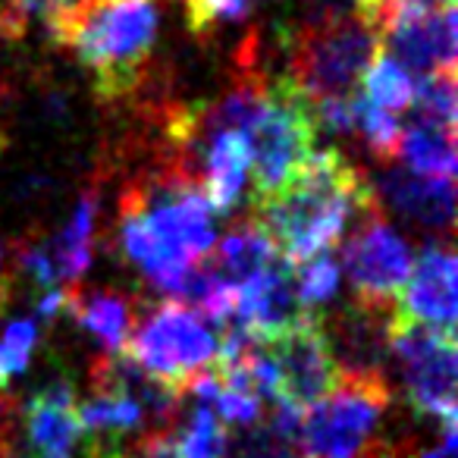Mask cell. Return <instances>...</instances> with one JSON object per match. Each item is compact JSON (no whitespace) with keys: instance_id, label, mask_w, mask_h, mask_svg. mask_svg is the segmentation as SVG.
<instances>
[{"instance_id":"1","label":"cell","mask_w":458,"mask_h":458,"mask_svg":"<svg viewBox=\"0 0 458 458\" xmlns=\"http://www.w3.org/2000/svg\"><path fill=\"white\" fill-rule=\"evenodd\" d=\"M377 204L364 173L339 151H318L270 198L251 201L261 223L289 264L330 251L343 239L345 223Z\"/></svg>"},{"instance_id":"2","label":"cell","mask_w":458,"mask_h":458,"mask_svg":"<svg viewBox=\"0 0 458 458\" xmlns=\"http://www.w3.org/2000/svg\"><path fill=\"white\" fill-rule=\"evenodd\" d=\"M120 249L151 283L204 261L214 249V208L201 182L173 166L132 185L120 204Z\"/></svg>"},{"instance_id":"3","label":"cell","mask_w":458,"mask_h":458,"mask_svg":"<svg viewBox=\"0 0 458 458\" xmlns=\"http://www.w3.org/2000/svg\"><path fill=\"white\" fill-rule=\"evenodd\" d=\"M45 26L89 66L98 95L123 98L139 85L151 57L160 10L154 0H66Z\"/></svg>"},{"instance_id":"4","label":"cell","mask_w":458,"mask_h":458,"mask_svg":"<svg viewBox=\"0 0 458 458\" xmlns=\"http://www.w3.org/2000/svg\"><path fill=\"white\" fill-rule=\"evenodd\" d=\"M220 333L182 301H164L145 320L135 318L120 355L148 377L185 395L189 383L214 364Z\"/></svg>"},{"instance_id":"5","label":"cell","mask_w":458,"mask_h":458,"mask_svg":"<svg viewBox=\"0 0 458 458\" xmlns=\"http://www.w3.org/2000/svg\"><path fill=\"white\" fill-rule=\"evenodd\" d=\"M251 148V201L270 198L280 191L295 173L301 170L311 148L318 141V116H314V101L293 82H267L261 114L251 123L249 132Z\"/></svg>"},{"instance_id":"6","label":"cell","mask_w":458,"mask_h":458,"mask_svg":"<svg viewBox=\"0 0 458 458\" xmlns=\"http://www.w3.org/2000/svg\"><path fill=\"white\" fill-rule=\"evenodd\" d=\"M380 51V35L361 13L320 16L293 45V82L311 101L349 95Z\"/></svg>"},{"instance_id":"7","label":"cell","mask_w":458,"mask_h":458,"mask_svg":"<svg viewBox=\"0 0 458 458\" xmlns=\"http://www.w3.org/2000/svg\"><path fill=\"white\" fill-rule=\"evenodd\" d=\"M389 405L380 370H343L339 383L301 418V449L311 458H358Z\"/></svg>"},{"instance_id":"8","label":"cell","mask_w":458,"mask_h":458,"mask_svg":"<svg viewBox=\"0 0 458 458\" xmlns=\"http://www.w3.org/2000/svg\"><path fill=\"white\" fill-rule=\"evenodd\" d=\"M411 249L405 239L383 220L380 208H370L358 216V229L343 249V267L355 293L358 311L393 318L395 295L402 293L411 274Z\"/></svg>"},{"instance_id":"9","label":"cell","mask_w":458,"mask_h":458,"mask_svg":"<svg viewBox=\"0 0 458 458\" xmlns=\"http://www.w3.org/2000/svg\"><path fill=\"white\" fill-rule=\"evenodd\" d=\"M389 349L405 374L408 402L418 414L455 420V333L389 318Z\"/></svg>"},{"instance_id":"10","label":"cell","mask_w":458,"mask_h":458,"mask_svg":"<svg viewBox=\"0 0 458 458\" xmlns=\"http://www.w3.org/2000/svg\"><path fill=\"white\" fill-rule=\"evenodd\" d=\"M264 349L270 352L276 370H280L283 399L299 405L301 411H308L314 402L324 399L339 383V374H343L318 314L308 324L295 327V330L283 333L280 339L267 343Z\"/></svg>"},{"instance_id":"11","label":"cell","mask_w":458,"mask_h":458,"mask_svg":"<svg viewBox=\"0 0 458 458\" xmlns=\"http://www.w3.org/2000/svg\"><path fill=\"white\" fill-rule=\"evenodd\" d=\"M314 314L301 305L295 293V270L283 258L264 274L236 286V305H233V324L249 330L261 345L280 339L283 333L308 324Z\"/></svg>"},{"instance_id":"12","label":"cell","mask_w":458,"mask_h":458,"mask_svg":"<svg viewBox=\"0 0 458 458\" xmlns=\"http://www.w3.org/2000/svg\"><path fill=\"white\" fill-rule=\"evenodd\" d=\"M458 261L452 242H430L411 264L402 293L395 295V318L455 333Z\"/></svg>"},{"instance_id":"13","label":"cell","mask_w":458,"mask_h":458,"mask_svg":"<svg viewBox=\"0 0 458 458\" xmlns=\"http://www.w3.org/2000/svg\"><path fill=\"white\" fill-rule=\"evenodd\" d=\"M455 7L437 10V13H395L383 26L380 41L383 47H389V57L399 60L405 70H414L420 76L455 72Z\"/></svg>"},{"instance_id":"14","label":"cell","mask_w":458,"mask_h":458,"mask_svg":"<svg viewBox=\"0 0 458 458\" xmlns=\"http://www.w3.org/2000/svg\"><path fill=\"white\" fill-rule=\"evenodd\" d=\"M380 191L405 220L430 229L452 233L455 223V182L443 176H418L411 170H386L380 179Z\"/></svg>"},{"instance_id":"15","label":"cell","mask_w":458,"mask_h":458,"mask_svg":"<svg viewBox=\"0 0 458 458\" xmlns=\"http://www.w3.org/2000/svg\"><path fill=\"white\" fill-rule=\"evenodd\" d=\"M76 389L72 383L57 380L35 393L29 402V443L38 452V458H70L76 449L82 427L76 411Z\"/></svg>"},{"instance_id":"16","label":"cell","mask_w":458,"mask_h":458,"mask_svg":"<svg viewBox=\"0 0 458 458\" xmlns=\"http://www.w3.org/2000/svg\"><path fill=\"white\" fill-rule=\"evenodd\" d=\"M251 166V148L249 135L236 132V129H223L214 132L204 145V176L201 189L208 195L210 208L229 214L233 204L242 195L245 176Z\"/></svg>"},{"instance_id":"17","label":"cell","mask_w":458,"mask_h":458,"mask_svg":"<svg viewBox=\"0 0 458 458\" xmlns=\"http://www.w3.org/2000/svg\"><path fill=\"white\" fill-rule=\"evenodd\" d=\"M283 255L276 249V242L270 239V233L255 220H242L236 229H229L226 236L216 245V258L210 267L229 283V286H242L245 280L264 274L274 264H280Z\"/></svg>"},{"instance_id":"18","label":"cell","mask_w":458,"mask_h":458,"mask_svg":"<svg viewBox=\"0 0 458 458\" xmlns=\"http://www.w3.org/2000/svg\"><path fill=\"white\" fill-rule=\"evenodd\" d=\"M66 308L72 311V318L98 336L110 352H120L126 343L129 330L135 324V308L132 299L114 289H89V293H79L70 289L66 293Z\"/></svg>"},{"instance_id":"19","label":"cell","mask_w":458,"mask_h":458,"mask_svg":"<svg viewBox=\"0 0 458 458\" xmlns=\"http://www.w3.org/2000/svg\"><path fill=\"white\" fill-rule=\"evenodd\" d=\"M399 154L408 160L411 173H418V176L452 179V176H455V166H458V157H455V129L411 116L408 129L402 132Z\"/></svg>"},{"instance_id":"20","label":"cell","mask_w":458,"mask_h":458,"mask_svg":"<svg viewBox=\"0 0 458 458\" xmlns=\"http://www.w3.org/2000/svg\"><path fill=\"white\" fill-rule=\"evenodd\" d=\"M95 216H98V191H85L79 198L72 220L66 223V229L54 239L51 251L57 276L64 283H76L79 276L89 270L91 264V249H95Z\"/></svg>"},{"instance_id":"21","label":"cell","mask_w":458,"mask_h":458,"mask_svg":"<svg viewBox=\"0 0 458 458\" xmlns=\"http://www.w3.org/2000/svg\"><path fill=\"white\" fill-rule=\"evenodd\" d=\"M82 433H95L98 443H114L123 433L135 430L145 420V408L123 393H95L76 408Z\"/></svg>"},{"instance_id":"22","label":"cell","mask_w":458,"mask_h":458,"mask_svg":"<svg viewBox=\"0 0 458 458\" xmlns=\"http://www.w3.org/2000/svg\"><path fill=\"white\" fill-rule=\"evenodd\" d=\"M364 98L370 104L383 110H408L414 104V82L411 70L399 64L395 57H389L386 51H380L370 66L364 70Z\"/></svg>"},{"instance_id":"23","label":"cell","mask_w":458,"mask_h":458,"mask_svg":"<svg viewBox=\"0 0 458 458\" xmlns=\"http://www.w3.org/2000/svg\"><path fill=\"white\" fill-rule=\"evenodd\" d=\"M352 104V126L361 132L364 145L370 148L377 160L389 164V160L399 154V141H402V126L389 110L370 104L364 95H349Z\"/></svg>"},{"instance_id":"24","label":"cell","mask_w":458,"mask_h":458,"mask_svg":"<svg viewBox=\"0 0 458 458\" xmlns=\"http://www.w3.org/2000/svg\"><path fill=\"white\" fill-rule=\"evenodd\" d=\"M176 433V458H226L229 433L208 405H198Z\"/></svg>"},{"instance_id":"25","label":"cell","mask_w":458,"mask_h":458,"mask_svg":"<svg viewBox=\"0 0 458 458\" xmlns=\"http://www.w3.org/2000/svg\"><path fill=\"white\" fill-rule=\"evenodd\" d=\"M414 116L455 129V72H430L414 82Z\"/></svg>"},{"instance_id":"26","label":"cell","mask_w":458,"mask_h":458,"mask_svg":"<svg viewBox=\"0 0 458 458\" xmlns=\"http://www.w3.org/2000/svg\"><path fill=\"white\" fill-rule=\"evenodd\" d=\"M336 289H339V264L330 251H320V255L308 258L295 270V293H299L305 308L330 301L336 295Z\"/></svg>"},{"instance_id":"27","label":"cell","mask_w":458,"mask_h":458,"mask_svg":"<svg viewBox=\"0 0 458 458\" xmlns=\"http://www.w3.org/2000/svg\"><path fill=\"white\" fill-rule=\"evenodd\" d=\"M189 4V22L198 35L208 32V29L220 26V22L245 20L251 13L255 4L264 0H185Z\"/></svg>"},{"instance_id":"28","label":"cell","mask_w":458,"mask_h":458,"mask_svg":"<svg viewBox=\"0 0 458 458\" xmlns=\"http://www.w3.org/2000/svg\"><path fill=\"white\" fill-rule=\"evenodd\" d=\"M220 420L236 427H251L261 420V399L249 393H233V389H220V395L214 399Z\"/></svg>"},{"instance_id":"29","label":"cell","mask_w":458,"mask_h":458,"mask_svg":"<svg viewBox=\"0 0 458 458\" xmlns=\"http://www.w3.org/2000/svg\"><path fill=\"white\" fill-rule=\"evenodd\" d=\"M22 267L29 270V276H32V283L38 289H57L60 276H57V267H54V258L47 249H41V245H32V249H22Z\"/></svg>"},{"instance_id":"30","label":"cell","mask_w":458,"mask_h":458,"mask_svg":"<svg viewBox=\"0 0 458 458\" xmlns=\"http://www.w3.org/2000/svg\"><path fill=\"white\" fill-rule=\"evenodd\" d=\"M66 308V293H60V289H47L45 295H41L38 301V318L41 320H54L60 311Z\"/></svg>"},{"instance_id":"31","label":"cell","mask_w":458,"mask_h":458,"mask_svg":"<svg viewBox=\"0 0 458 458\" xmlns=\"http://www.w3.org/2000/svg\"><path fill=\"white\" fill-rule=\"evenodd\" d=\"M95 458H129L126 452H120V449H107L104 443H95V452H91Z\"/></svg>"},{"instance_id":"32","label":"cell","mask_w":458,"mask_h":458,"mask_svg":"<svg viewBox=\"0 0 458 458\" xmlns=\"http://www.w3.org/2000/svg\"><path fill=\"white\" fill-rule=\"evenodd\" d=\"M370 458H399V455H393V452H389V449H380V452H377V455H370Z\"/></svg>"},{"instance_id":"33","label":"cell","mask_w":458,"mask_h":458,"mask_svg":"<svg viewBox=\"0 0 458 458\" xmlns=\"http://www.w3.org/2000/svg\"><path fill=\"white\" fill-rule=\"evenodd\" d=\"M0 154H4V139H0Z\"/></svg>"},{"instance_id":"34","label":"cell","mask_w":458,"mask_h":458,"mask_svg":"<svg viewBox=\"0 0 458 458\" xmlns=\"http://www.w3.org/2000/svg\"><path fill=\"white\" fill-rule=\"evenodd\" d=\"M0 255H4V251H0Z\"/></svg>"}]
</instances>
